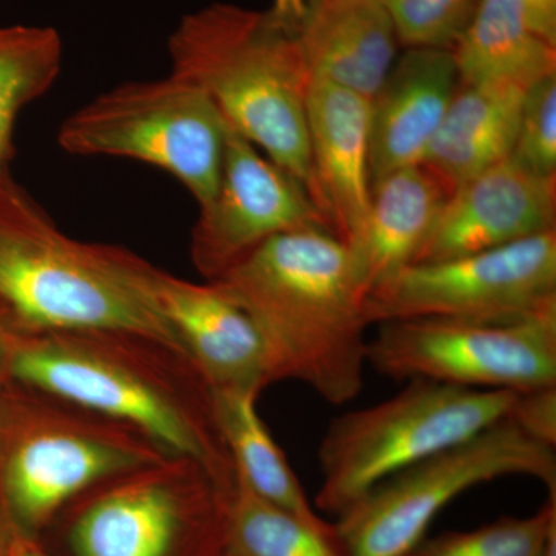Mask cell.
Returning a JSON list of instances; mask_svg holds the SVG:
<instances>
[{"mask_svg": "<svg viewBox=\"0 0 556 556\" xmlns=\"http://www.w3.org/2000/svg\"><path fill=\"white\" fill-rule=\"evenodd\" d=\"M457 80L450 49H412L391 67L371 100V185L390 172L422 164Z\"/></svg>", "mask_w": 556, "mask_h": 556, "instance_id": "cell-16", "label": "cell"}, {"mask_svg": "<svg viewBox=\"0 0 556 556\" xmlns=\"http://www.w3.org/2000/svg\"><path fill=\"white\" fill-rule=\"evenodd\" d=\"M379 327L367 362L387 378L514 393L556 386V311L517 320L397 318Z\"/></svg>", "mask_w": 556, "mask_h": 556, "instance_id": "cell-10", "label": "cell"}, {"mask_svg": "<svg viewBox=\"0 0 556 556\" xmlns=\"http://www.w3.org/2000/svg\"><path fill=\"white\" fill-rule=\"evenodd\" d=\"M311 226L329 229L306 189L228 124L218 188L190 237L204 280H217L274 237Z\"/></svg>", "mask_w": 556, "mask_h": 556, "instance_id": "cell-12", "label": "cell"}, {"mask_svg": "<svg viewBox=\"0 0 556 556\" xmlns=\"http://www.w3.org/2000/svg\"><path fill=\"white\" fill-rule=\"evenodd\" d=\"M308 5L309 0H274L273 9L269 11L281 24L298 31Z\"/></svg>", "mask_w": 556, "mask_h": 556, "instance_id": "cell-29", "label": "cell"}, {"mask_svg": "<svg viewBox=\"0 0 556 556\" xmlns=\"http://www.w3.org/2000/svg\"><path fill=\"white\" fill-rule=\"evenodd\" d=\"M226 555L345 556L334 525H309L270 506L249 492L239 478L230 496Z\"/></svg>", "mask_w": 556, "mask_h": 556, "instance_id": "cell-23", "label": "cell"}, {"mask_svg": "<svg viewBox=\"0 0 556 556\" xmlns=\"http://www.w3.org/2000/svg\"><path fill=\"white\" fill-rule=\"evenodd\" d=\"M556 311V232L441 262L415 263L368 295L369 324L445 317L517 320Z\"/></svg>", "mask_w": 556, "mask_h": 556, "instance_id": "cell-11", "label": "cell"}, {"mask_svg": "<svg viewBox=\"0 0 556 556\" xmlns=\"http://www.w3.org/2000/svg\"><path fill=\"white\" fill-rule=\"evenodd\" d=\"M510 159L540 177L556 178V73L525 90Z\"/></svg>", "mask_w": 556, "mask_h": 556, "instance_id": "cell-26", "label": "cell"}, {"mask_svg": "<svg viewBox=\"0 0 556 556\" xmlns=\"http://www.w3.org/2000/svg\"><path fill=\"white\" fill-rule=\"evenodd\" d=\"M460 84L527 87L556 73V43L532 27L525 0H479L453 43Z\"/></svg>", "mask_w": 556, "mask_h": 556, "instance_id": "cell-20", "label": "cell"}, {"mask_svg": "<svg viewBox=\"0 0 556 556\" xmlns=\"http://www.w3.org/2000/svg\"><path fill=\"white\" fill-rule=\"evenodd\" d=\"M0 393V526L39 541L110 479L174 456L138 430L11 380Z\"/></svg>", "mask_w": 556, "mask_h": 556, "instance_id": "cell-5", "label": "cell"}, {"mask_svg": "<svg viewBox=\"0 0 556 556\" xmlns=\"http://www.w3.org/2000/svg\"><path fill=\"white\" fill-rule=\"evenodd\" d=\"M226 134L211 98L169 75L121 84L87 102L62 123L58 141L70 155L134 160L166 172L200 207L218 188Z\"/></svg>", "mask_w": 556, "mask_h": 556, "instance_id": "cell-9", "label": "cell"}, {"mask_svg": "<svg viewBox=\"0 0 556 556\" xmlns=\"http://www.w3.org/2000/svg\"><path fill=\"white\" fill-rule=\"evenodd\" d=\"M298 36L313 78L368 100L393 67L397 36L382 0H309Z\"/></svg>", "mask_w": 556, "mask_h": 556, "instance_id": "cell-17", "label": "cell"}, {"mask_svg": "<svg viewBox=\"0 0 556 556\" xmlns=\"http://www.w3.org/2000/svg\"><path fill=\"white\" fill-rule=\"evenodd\" d=\"M508 419L526 434L556 447V386L518 393Z\"/></svg>", "mask_w": 556, "mask_h": 556, "instance_id": "cell-27", "label": "cell"}, {"mask_svg": "<svg viewBox=\"0 0 556 556\" xmlns=\"http://www.w3.org/2000/svg\"><path fill=\"white\" fill-rule=\"evenodd\" d=\"M543 556H556V519L548 527L546 540H544Z\"/></svg>", "mask_w": 556, "mask_h": 556, "instance_id": "cell-32", "label": "cell"}, {"mask_svg": "<svg viewBox=\"0 0 556 556\" xmlns=\"http://www.w3.org/2000/svg\"><path fill=\"white\" fill-rule=\"evenodd\" d=\"M555 217L556 178L507 159L448 193L415 263L507 247L555 230Z\"/></svg>", "mask_w": 556, "mask_h": 556, "instance_id": "cell-14", "label": "cell"}, {"mask_svg": "<svg viewBox=\"0 0 556 556\" xmlns=\"http://www.w3.org/2000/svg\"><path fill=\"white\" fill-rule=\"evenodd\" d=\"M236 479L167 456L84 493L39 543L51 556H225Z\"/></svg>", "mask_w": 556, "mask_h": 556, "instance_id": "cell-6", "label": "cell"}, {"mask_svg": "<svg viewBox=\"0 0 556 556\" xmlns=\"http://www.w3.org/2000/svg\"><path fill=\"white\" fill-rule=\"evenodd\" d=\"M0 556H7V533L0 526Z\"/></svg>", "mask_w": 556, "mask_h": 556, "instance_id": "cell-33", "label": "cell"}, {"mask_svg": "<svg viewBox=\"0 0 556 556\" xmlns=\"http://www.w3.org/2000/svg\"><path fill=\"white\" fill-rule=\"evenodd\" d=\"M556 519V493L527 518H503L470 530L424 538L405 556H543L548 527Z\"/></svg>", "mask_w": 556, "mask_h": 556, "instance_id": "cell-24", "label": "cell"}, {"mask_svg": "<svg viewBox=\"0 0 556 556\" xmlns=\"http://www.w3.org/2000/svg\"><path fill=\"white\" fill-rule=\"evenodd\" d=\"M518 393L408 380L396 396L329 424L316 506L343 514L372 486L507 419Z\"/></svg>", "mask_w": 556, "mask_h": 556, "instance_id": "cell-7", "label": "cell"}, {"mask_svg": "<svg viewBox=\"0 0 556 556\" xmlns=\"http://www.w3.org/2000/svg\"><path fill=\"white\" fill-rule=\"evenodd\" d=\"M0 324L14 336L124 329L175 346L127 280L118 247L62 232L11 174L0 177Z\"/></svg>", "mask_w": 556, "mask_h": 556, "instance_id": "cell-4", "label": "cell"}, {"mask_svg": "<svg viewBox=\"0 0 556 556\" xmlns=\"http://www.w3.org/2000/svg\"><path fill=\"white\" fill-rule=\"evenodd\" d=\"M169 56L170 75L204 91L233 130L313 199L311 73L298 31L270 11L212 3L179 21Z\"/></svg>", "mask_w": 556, "mask_h": 556, "instance_id": "cell-3", "label": "cell"}, {"mask_svg": "<svg viewBox=\"0 0 556 556\" xmlns=\"http://www.w3.org/2000/svg\"><path fill=\"white\" fill-rule=\"evenodd\" d=\"M212 281L254 321L274 382L298 380L332 405L358 396L368 365V292L332 230L280 233Z\"/></svg>", "mask_w": 556, "mask_h": 556, "instance_id": "cell-1", "label": "cell"}, {"mask_svg": "<svg viewBox=\"0 0 556 556\" xmlns=\"http://www.w3.org/2000/svg\"><path fill=\"white\" fill-rule=\"evenodd\" d=\"M525 3L532 27L556 43V0H525Z\"/></svg>", "mask_w": 556, "mask_h": 556, "instance_id": "cell-28", "label": "cell"}, {"mask_svg": "<svg viewBox=\"0 0 556 556\" xmlns=\"http://www.w3.org/2000/svg\"><path fill=\"white\" fill-rule=\"evenodd\" d=\"M506 477L535 478L556 493L555 448L508 417L372 486L339 515V546L345 556H405L455 497Z\"/></svg>", "mask_w": 556, "mask_h": 556, "instance_id": "cell-8", "label": "cell"}, {"mask_svg": "<svg viewBox=\"0 0 556 556\" xmlns=\"http://www.w3.org/2000/svg\"><path fill=\"white\" fill-rule=\"evenodd\" d=\"M460 86L420 164L447 193L510 159L525 98L511 84Z\"/></svg>", "mask_w": 556, "mask_h": 556, "instance_id": "cell-19", "label": "cell"}, {"mask_svg": "<svg viewBox=\"0 0 556 556\" xmlns=\"http://www.w3.org/2000/svg\"><path fill=\"white\" fill-rule=\"evenodd\" d=\"M447 197L422 166L402 167L372 182L364 226L346 244L368 295L416 262Z\"/></svg>", "mask_w": 556, "mask_h": 556, "instance_id": "cell-18", "label": "cell"}, {"mask_svg": "<svg viewBox=\"0 0 556 556\" xmlns=\"http://www.w3.org/2000/svg\"><path fill=\"white\" fill-rule=\"evenodd\" d=\"M394 31L412 49H450L473 20L479 0H382Z\"/></svg>", "mask_w": 556, "mask_h": 556, "instance_id": "cell-25", "label": "cell"}, {"mask_svg": "<svg viewBox=\"0 0 556 556\" xmlns=\"http://www.w3.org/2000/svg\"><path fill=\"white\" fill-rule=\"evenodd\" d=\"M306 119L314 203L329 229L351 244L364 226L371 201V100L311 76Z\"/></svg>", "mask_w": 556, "mask_h": 556, "instance_id": "cell-15", "label": "cell"}, {"mask_svg": "<svg viewBox=\"0 0 556 556\" xmlns=\"http://www.w3.org/2000/svg\"><path fill=\"white\" fill-rule=\"evenodd\" d=\"M10 346L11 332L0 324V391H2V382L10 380Z\"/></svg>", "mask_w": 556, "mask_h": 556, "instance_id": "cell-31", "label": "cell"}, {"mask_svg": "<svg viewBox=\"0 0 556 556\" xmlns=\"http://www.w3.org/2000/svg\"><path fill=\"white\" fill-rule=\"evenodd\" d=\"M7 556H51L39 541L7 532Z\"/></svg>", "mask_w": 556, "mask_h": 556, "instance_id": "cell-30", "label": "cell"}, {"mask_svg": "<svg viewBox=\"0 0 556 556\" xmlns=\"http://www.w3.org/2000/svg\"><path fill=\"white\" fill-rule=\"evenodd\" d=\"M10 379L126 424L172 455L236 471L211 387L163 340L124 329L11 334Z\"/></svg>", "mask_w": 556, "mask_h": 556, "instance_id": "cell-2", "label": "cell"}, {"mask_svg": "<svg viewBox=\"0 0 556 556\" xmlns=\"http://www.w3.org/2000/svg\"><path fill=\"white\" fill-rule=\"evenodd\" d=\"M62 58L64 46L54 28L0 27V177L10 174L14 127L22 110L53 87Z\"/></svg>", "mask_w": 556, "mask_h": 556, "instance_id": "cell-22", "label": "cell"}, {"mask_svg": "<svg viewBox=\"0 0 556 556\" xmlns=\"http://www.w3.org/2000/svg\"><path fill=\"white\" fill-rule=\"evenodd\" d=\"M225 556H229V555H225Z\"/></svg>", "mask_w": 556, "mask_h": 556, "instance_id": "cell-34", "label": "cell"}, {"mask_svg": "<svg viewBox=\"0 0 556 556\" xmlns=\"http://www.w3.org/2000/svg\"><path fill=\"white\" fill-rule=\"evenodd\" d=\"M118 260L131 288L211 390L260 396L276 383L257 327L217 283L172 276L124 248H118Z\"/></svg>", "mask_w": 556, "mask_h": 556, "instance_id": "cell-13", "label": "cell"}, {"mask_svg": "<svg viewBox=\"0 0 556 556\" xmlns=\"http://www.w3.org/2000/svg\"><path fill=\"white\" fill-rule=\"evenodd\" d=\"M258 394L212 390L215 424L241 484L260 500L314 526L328 525L274 441L257 409Z\"/></svg>", "mask_w": 556, "mask_h": 556, "instance_id": "cell-21", "label": "cell"}]
</instances>
